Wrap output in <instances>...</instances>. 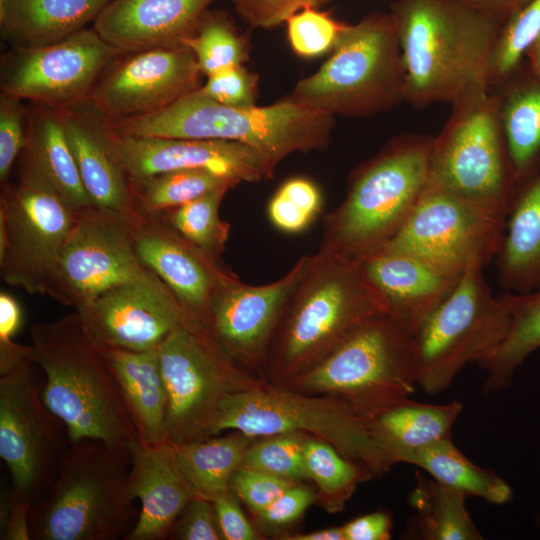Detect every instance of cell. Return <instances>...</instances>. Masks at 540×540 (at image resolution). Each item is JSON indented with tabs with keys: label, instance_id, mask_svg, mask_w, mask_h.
I'll list each match as a JSON object with an SVG mask.
<instances>
[{
	"label": "cell",
	"instance_id": "1",
	"mask_svg": "<svg viewBox=\"0 0 540 540\" xmlns=\"http://www.w3.org/2000/svg\"><path fill=\"white\" fill-rule=\"evenodd\" d=\"M389 312L358 258L319 249L284 305L260 377L285 386L331 353L367 319Z\"/></svg>",
	"mask_w": 540,
	"mask_h": 540
},
{
	"label": "cell",
	"instance_id": "2",
	"mask_svg": "<svg viewBox=\"0 0 540 540\" xmlns=\"http://www.w3.org/2000/svg\"><path fill=\"white\" fill-rule=\"evenodd\" d=\"M405 72V101L452 104L488 85L502 24L453 0H395L391 11ZM489 86V85H488Z\"/></svg>",
	"mask_w": 540,
	"mask_h": 540
},
{
	"label": "cell",
	"instance_id": "3",
	"mask_svg": "<svg viewBox=\"0 0 540 540\" xmlns=\"http://www.w3.org/2000/svg\"><path fill=\"white\" fill-rule=\"evenodd\" d=\"M34 363L46 377L43 402L66 426L71 443L101 440L130 452L139 442L102 349L80 313L30 327Z\"/></svg>",
	"mask_w": 540,
	"mask_h": 540
},
{
	"label": "cell",
	"instance_id": "4",
	"mask_svg": "<svg viewBox=\"0 0 540 540\" xmlns=\"http://www.w3.org/2000/svg\"><path fill=\"white\" fill-rule=\"evenodd\" d=\"M129 468L128 451L95 439L71 443L51 486L31 506V540H125L139 516Z\"/></svg>",
	"mask_w": 540,
	"mask_h": 540
},
{
	"label": "cell",
	"instance_id": "5",
	"mask_svg": "<svg viewBox=\"0 0 540 540\" xmlns=\"http://www.w3.org/2000/svg\"><path fill=\"white\" fill-rule=\"evenodd\" d=\"M333 117L288 98L264 107H233L194 91L157 112L101 122L123 135L238 142L278 165L295 152L325 148Z\"/></svg>",
	"mask_w": 540,
	"mask_h": 540
},
{
	"label": "cell",
	"instance_id": "6",
	"mask_svg": "<svg viewBox=\"0 0 540 540\" xmlns=\"http://www.w3.org/2000/svg\"><path fill=\"white\" fill-rule=\"evenodd\" d=\"M432 138L401 136L361 164L344 200L324 217L319 249L359 259L391 240L428 184Z\"/></svg>",
	"mask_w": 540,
	"mask_h": 540
},
{
	"label": "cell",
	"instance_id": "7",
	"mask_svg": "<svg viewBox=\"0 0 540 540\" xmlns=\"http://www.w3.org/2000/svg\"><path fill=\"white\" fill-rule=\"evenodd\" d=\"M416 385L412 336L385 312L364 321L285 387L337 398L373 420L410 399Z\"/></svg>",
	"mask_w": 540,
	"mask_h": 540
},
{
	"label": "cell",
	"instance_id": "8",
	"mask_svg": "<svg viewBox=\"0 0 540 540\" xmlns=\"http://www.w3.org/2000/svg\"><path fill=\"white\" fill-rule=\"evenodd\" d=\"M331 57L287 97L331 116H369L405 101V72L392 14L345 24Z\"/></svg>",
	"mask_w": 540,
	"mask_h": 540
},
{
	"label": "cell",
	"instance_id": "9",
	"mask_svg": "<svg viewBox=\"0 0 540 540\" xmlns=\"http://www.w3.org/2000/svg\"><path fill=\"white\" fill-rule=\"evenodd\" d=\"M231 430L255 438L292 432L314 436L374 478L382 477L396 464L377 440L372 421L341 400L298 392L264 379L225 401L214 435Z\"/></svg>",
	"mask_w": 540,
	"mask_h": 540
},
{
	"label": "cell",
	"instance_id": "10",
	"mask_svg": "<svg viewBox=\"0 0 540 540\" xmlns=\"http://www.w3.org/2000/svg\"><path fill=\"white\" fill-rule=\"evenodd\" d=\"M432 138L429 182L462 199L507 215L517 178L503 132L499 97L488 85L452 104Z\"/></svg>",
	"mask_w": 540,
	"mask_h": 540
},
{
	"label": "cell",
	"instance_id": "11",
	"mask_svg": "<svg viewBox=\"0 0 540 540\" xmlns=\"http://www.w3.org/2000/svg\"><path fill=\"white\" fill-rule=\"evenodd\" d=\"M157 352L167 392L164 439L171 444L214 436L225 401L262 380L194 318L176 328Z\"/></svg>",
	"mask_w": 540,
	"mask_h": 540
},
{
	"label": "cell",
	"instance_id": "12",
	"mask_svg": "<svg viewBox=\"0 0 540 540\" xmlns=\"http://www.w3.org/2000/svg\"><path fill=\"white\" fill-rule=\"evenodd\" d=\"M482 269L468 267L411 335L417 385L427 394L447 389L463 367L482 362L509 333V310L492 293Z\"/></svg>",
	"mask_w": 540,
	"mask_h": 540
},
{
	"label": "cell",
	"instance_id": "13",
	"mask_svg": "<svg viewBox=\"0 0 540 540\" xmlns=\"http://www.w3.org/2000/svg\"><path fill=\"white\" fill-rule=\"evenodd\" d=\"M2 186L0 277L29 294H46L77 211L25 155Z\"/></svg>",
	"mask_w": 540,
	"mask_h": 540
},
{
	"label": "cell",
	"instance_id": "14",
	"mask_svg": "<svg viewBox=\"0 0 540 540\" xmlns=\"http://www.w3.org/2000/svg\"><path fill=\"white\" fill-rule=\"evenodd\" d=\"M33 360L0 375V456L11 487L33 504L51 486L71 442L43 402Z\"/></svg>",
	"mask_w": 540,
	"mask_h": 540
},
{
	"label": "cell",
	"instance_id": "15",
	"mask_svg": "<svg viewBox=\"0 0 540 540\" xmlns=\"http://www.w3.org/2000/svg\"><path fill=\"white\" fill-rule=\"evenodd\" d=\"M134 214L94 205L78 210L46 294L80 309L111 288L144 275L149 269L136 252Z\"/></svg>",
	"mask_w": 540,
	"mask_h": 540
},
{
	"label": "cell",
	"instance_id": "16",
	"mask_svg": "<svg viewBox=\"0 0 540 540\" xmlns=\"http://www.w3.org/2000/svg\"><path fill=\"white\" fill-rule=\"evenodd\" d=\"M505 219L428 181L401 229L382 247L463 273L470 266L484 267L494 261Z\"/></svg>",
	"mask_w": 540,
	"mask_h": 540
},
{
	"label": "cell",
	"instance_id": "17",
	"mask_svg": "<svg viewBox=\"0 0 540 540\" xmlns=\"http://www.w3.org/2000/svg\"><path fill=\"white\" fill-rule=\"evenodd\" d=\"M120 54L93 28L47 45L15 47L3 61L1 93L72 108L88 101L100 76Z\"/></svg>",
	"mask_w": 540,
	"mask_h": 540
},
{
	"label": "cell",
	"instance_id": "18",
	"mask_svg": "<svg viewBox=\"0 0 540 540\" xmlns=\"http://www.w3.org/2000/svg\"><path fill=\"white\" fill-rule=\"evenodd\" d=\"M113 61L95 84L88 102L95 117L117 121L162 110L199 87L203 75L186 47H159Z\"/></svg>",
	"mask_w": 540,
	"mask_h": 540
},
{
	"label": "cell",
	"instance_id": "19",
	"mask_svg": "<svg viewBox=\"0 0 540 540\" xmlns=\"http://www.w3.org/2000/svg\"><path fill=\"white\" fill-rule=\"evenodd\" d=\"M99 347L156 350L190 317L152 271L104 292L76 309Z\"/></svg>",
	"mask_w": 540,
	"mask_h": 540
},
{
	"label": "cell",
	"instance_id": "20",
	"mask_svg": "<svg viewBox=\"0 0 540 540\" xmlns=\"http://www.w3.org/2000/svg\"><path fill=\"white\" fill-rule=\"evenodd\" d=\"M96 119L108 149L127 178L203 169L238 183L257 182L271 178L277 166L266 155L242 143L123 135Z\"/></svg>",
	"mask_w": 540,
	"mask_h": 540
},
{
	"label": "cell",
	"instance_id": "21",
	"mask_svg": "<svg viewBox=\"0 0 540 540\" xmlns=\"http://www.w3.org/2000/svg\"><path fill=\"white\" fill-rule=\"evenodd\" d=\"M305 260L306 255L284 276L263 285L242 283L236 275L221 284L211 299L206 327L234 360L259 377Z\"/></svg>",
	"mask_w": 540,
	"mask_h": 540
},
{
	"label": "cell",
	"instance_id": "22",
	"mask_svg": "<svg viewBox=\"0 0 540 540\" xmlns=\"http://www.w3.org/2000/svg\"><path fill=\"white\" fill-rule=\"evenodd\" d=\"M132 221L142 264L166 284L190 317L206 326L215 291L236 274L187 240L161 214L135 212Z\"/></svg>",
	"mask_w": 540,
	"mask_h": 540
},
{
	"label": "cell",
	"instance_id": "23",
	"mask_svg": "<svg viewBox=\"0 0 540 540\" xmlns=\"http://www.w3.org/2000/svg\"><path fill=\"white\" fill-rule=\"evenodd\" d=\"M359 260L385 299L388 313L410 335L451 293L462 275L418 255L385 247Z\"/></svg>",
	"mask_w": 540,
	"mask_h": 540
},
{
	"label": "cell",
	"instance_id": "24",
	"mask_svg": "<svg viewBox=\"0 0 540 540\" xmlns=\"http://www.w3.org/2000/svg\"><path fill=\"white\" fill-rule=\"evenodd\" d=\"M216 0H110L93 29L121 53L179 47Z\"/></svg>",
	"mask_w": 540,
	"mask_h": 540
},
{
	"label": "cell",
	"instance_id": "25",
	"mask_svg": "<svg viewBox=\"0 0 540 540\" xmlns=\"http://www.w3.org/2000/svg\"><path fill=\"white\" fill-rule=\"evenodd\" d=\"M129 488L140 500L137 523L125 540H164L186 504L198 497L167 442L130 449Z\"/></svg>",
	"mask_w": 540,
	"mask_h": 540
},
{
	"label": "cell",
	"instance_id": "26",
	"mask_svg": "<svg viewBox=\"0 0 540 540\" xmlns=\"http://www.w3.org/2000/svg\"><path fill=\"white\" fill-rule=\"evenodd\" d=\"M493 262L503 292L540 288V168L517 182Z\"/></svg>",
	"mask_w": 540,
	"mask_h": 540
},
{
	"label": "cell",
	"instance_id": "27",
	"mask_svg": "<svg viewBox=\"0 0 540 540\" xmlns=\"http://www.w3.org/2000/svg\"><path fill=\"white\" fill-rule=\"evenodd\" d=\"M56 109L92 205L134 214L128 178L108 149L96 117Z\"/></svg>",
	"mask_w": 540,
	"mask_h": 540
},
{
	"label": "cell",
	"instance_id": "28",
	"mask_svg": "<svg viewBox=\"0 0 540 540\" xmlns=\"http://www.w3.org/2000/svg\"><path fill=\"white\" fill-rule=\"evenodd\" d=\"M116 380L140 442H165L167 392L157 349L100 347Z\"/></svg>",
	"mask_w": 540,
	"mask_h": 540
},
{
	"label": "cell",
	"instance_id": "29",
	"mask_svg": "<svg viewBox=\"0 0 540 540\" xmlns=\"http://www.w3.org/2000/svg\"><path fill=\"white\" fill-rule=\"evenodd\" d=\"M493 90L499 97L501 124L518 182L540 168V76L524 61Z\"/></svg>",
	"mask_w": 540,
	"mask_h": 540
},
{
	"label": "cell",
	"instance_id": "30",
	"mask_svg": "<svg viewBox=\"0 0 540 540\" xmlns=\"http://www.w3.org/2000/svg\"><path fill=\"white\" fill-rule=\"evenodd\" d=\"M110 0H12L0 27L15 47L60 41L94 21Z\"/></svg>",
	"mask_w": 540,
	"mask_h": 540
},
{
	"label": "cell",
	"instance_id": "31",
	"mask_svg": "<svg viewBox=\"0 0 540 540\" xmlns=\"http://www.w3.org/2000/svg\"><path fill=\"white\" fill-rule=\"evenodd\" d=\"M25 155L76 210L92 205L83 186L58 110L40 105L27 114Z\"/></svg>",
	"mask_w": 540,
	"mask_h": 540
},
{
	"label": "cell",
	"instance_id": "32",
	"mask_svg": "<svg viewBox=\"0 0 540 540\" xmlns=\"http://www.w3.org/2000/svg\"><path fill=\"white\" fill-rule=\"evenodd\" d=\"M462 410L457 400L426 404L407 399L371 421L377 440L397 464L412 451L451 438Z\"/></svg>",
	"mask_w": 540,
	"mask_h": 540
},
{
	"label": "cell",
	"instance_id": "33",
	"mask_svg": "<svg viewBox=\"0 0 540 540\" xmlns=\"http://www.w3.org/2000/svg\"><path fill=\"white\" fill-rule=\"evenodd\" d=\"M255 439L231 430L223 436L214 435L199 441L169 444L197 496L213 502L231 490L232 478Z\"/></svg>",
	"mask_w": 540,
	"mask_h": 540
},
{
	"label": "cell",
	"instance_id": "34",
	"mask_svg": "<svg viewBox=\"0 0 540 540\" xmlns=\"http://www.w3.org/2000/svg\"><path fill=\"white\" fill-rule=\"evenodd\" d=\"M499 296L509 310L511 326L498 348L478 364L487 372L483 385L486 394L509 387L517 368L540 348V288Z\"/></svg>",
	"mask_w": 540,
	"mask_h": 540
},
{
	"label": "cell",
	"instance_id": "35",
	"mask_svg": "<svg viewBox=\"0 0 540 540\" xmlns=\"http://www.w3.org/2000/svg\"><path fill=\"white\" fill-rule=\"evenodd\" d=\"M408 502L413 527L424 540H482L467 508V496L434 478L417 472Z\"/></svg>",
	"mask_w": 540,
	"mask_h": 540
},
{
	"label": "cell",
	"instance_id": "36",
	"mask_svg": "<svg viewBox=\"0 0 540 540\" xmlns=\"http://www.w3.org/2000/svg\"><path fill=\"white\" fill-rule=\"evenodd\" d=\"M402 463L420 467L438 482L467 497L476 496L491 504L502 505L513 496L511 487L501 477L470 461L451 438L406 454Z\"/></svg>",
	"mask_w": 540,
	"mask_h": 540
},
{
	"label": "cell",
	"instance_id": "37",
	"mask_svg": "<svg viewBox=\"0 0 540 540\" xmlns=\"http://www.w3.org/2000/svg\"><path fill=\"white\" fill-rule=\"evenodd\" d=\"M128 184L136 213L160 214L211 191L231 189L239 183L208 170L184 169L128 178Z\"/></svg>",
	"mask_w": 540,
	"mask_h": 540
},
{
	"label": "cell",
	"instance_id": "38",
	"mask_svg": "<svg viewBox=\"0 0 540 540\" xmlns=\"http://www.w3.org/2000/svg\"><path fill=\"white\" fill-rule=\"evenodd\" d=\"M303 455L308 478L316 486V503L328 513L340 512L358 485L374 478L367 469L314 436H306Z\"/></svg>",
	"mask_w": 540,
	"mask_h": 540
},
{
	"label": "cell",
	"instance_id": "39",
	"mask_svg": "<svg viewBox=\"0 0 540 540\" xmlns=\"http://www.w3.org/2000/svg\"><path fill=\"white\" fill-rule=\"evenodd\" d=\"M229 190L211 191L160 214L187 240L208 255L220 259L229 238L230 225L220 218L219 207Z\"/></svg>",
	"mask_w": 540,
	"mask_h": 540
},
{
	"label": "cell",
	"instance_id": "40",
	"mask_svg": "<svg viewBox=\"0 0 540 540\" xmlns=\"http://www.w3.org/2000/svg\"><path fill=\"white\" fill-rule=\"evenodd\" d=\"M181 46L193 52L203 75L242 65L247 60V47L229 21L221 14L206 11L194 34Z\"/></svg>",
	"mask_w": 540,
	"mask_h": 540
},
{
	"label": "cell",
	"instance_id": "41",
	"mask_svg": "<svg viewBox=\"0 0 540 540\" xmlns=\"http://www.w3.org/2000/svg\"><path fill=\"white\" fill-rule=\"evenodd\" d=\"M539 31L540 0H530L501 29L488 71L490 88L499 87L522 66Z\"/></svg>",
	"mask_w": 540,
	"mask_h": 540
},
{
	"label": "cell",
	"instance_id": "42",
	"mask_svg": "<svg viewBox=\"0 0 540 540\" xmlns=\"http://www.w3.org/2000/svg\"><path fill=\"white\" fill-rule=\"evenodd\" d=\"M303 433L257 437L245 452L241 467L300 483L309 480L303 455Z\"/></svg>",
	"mask_w": 540,
	"mask_h": 540
},
{
	"label": "cell",
	"instance_id": "43",
	"mask_svg": "<svg viewBox=\"0 0 540 540\" xmlns=\"http://www.w3.org/2000/svg\"><path fill=\"white\" fill-rule=\"evenodd\" d=\"M322 195L309 179L296 177L285 181L268 203L270 222L280 231L299 233L306 230L321 213Z\"/></svg>",
	"mask_w": 540,
	"mask_h": 540
},
{
	"label": "cell",
	"instance_id": "44",
	"mask_svg": "<svg viewBox=\"0 0 540 540\" xmlns=\"http://www.w3.org/2000/svg\"><path fill=\"white\" fill-rule=\"evenodd\" d=\"M288 38L293 50L304 57H314L334 48L345 23L327 12L307 7L287 19Z\"/></svg>",
	"mask_w": 540,
	"mask_h": 540
},
{
	"label": "cell",
	"instance_id": "45",
	"mask_svg": "<svg viewBox=\"0 0 540 540\" xmlns=\"http://www.w3.org/2000/svg\"><path fill=\"white\" fill-rule=\"evenodd\" d=\"M28 111L21 99L0 95V182H9L11 170L25 147Z\"/></svg>",
	"mask_w": 540,
	"mask_h": 540
},
{
	"label": "cell",
	"instance_id": "46",
	"mask_svg": "<svg viewBox=\"0 0 540 540\" xmlns=\"http://www.w3.org/2000/svg\"><path fill=\"white\" fill-rule=\"evenodd\" d=\"M195 93L222 105L255 106L257 76L243 65L230 67L207 76L206 83Z\"/></svg>",
	"mask_w": 540,
	"mask_h": 540
},
{
	"label": "cell",
	"instance_id": "47",
	"mask_svg": "<svg viewBox=\"0 0 540 540\" xmlns=\"http://www.w3.org/2000/svg\"><path fill=\"white\" fill-rule=\"evenodd\" d=\"M296 482L240 467L231 481V490L256 516Z\"/></svg>",
	"mask_w": 540,
	"mask_h": 540
},
{
	"label": "cell",
	"instance_id": "48",
	"mask_svg": "<svg viewBox=\"0 0 540 540\" xmlns=\"http://www.w3.org/2000/svg\"><path fill=\"white\" fill-rule=\"evenodd\" d=\"M168 539L224 540L214 503L202 497L191 499L174 522Z\"/></svg>",
	"mask_w": 540,
	"mask_h": 540
},
{
	"label": "cell",
	"instance_id": "49",
	"mask_svg": "<svg viewBox=\"0 0 540 540\" xmlns=\"http://www.w3.org/2000/svg\"><path fill=\"white\" fill-rule=\"evenodd\" d=\"M239 16L254 28H272L299 12L319 8L330 0H231Z\"/></svg>",
	"mask_w": 540,
	"mask_h": 540
},
{
	"label": "cell",
	"instance_id": "50",
	"mask_svg": "<svg viewBox=\"0 0 540 540\" xmlns=\"http://www.w3.org/2000/svg\"><path fill=\"white\" fill-rule=\"evenodd\" d=\"M315 503L316 491L303 482L296 483L284 491L263 512L256 515V518L266 526H287L299 520Z\"/></svg>",
	"mask_w": 540,
	"mask_h": 540
},
{
	"label": "cell",
	"instance_id": "51",
	"mask_svg": "<svg viewBox=\"0 0 540 540\" xmlns=\"http://www.w3.org/2000/svg\"><path fill=\"white\" fill-rule=\"evenodd\" d=\"M31 506L29 499L12 487L1 496V540H31L29 527Z\"/></svg>",
	"mask_w": 540,
	"mask_h": 540
},
{
	"label": "cell",
	"instance_id": "52",
	"mask_svg": "<svg viewBox=\"0 0 540 540\" xmlns=\"http://www.w3.org/2000/svg\"><path fill=\"white\" fill-rule=\"evenodd\" d=\"M238 497L230 490L216 498L213 503L218 525L224 540H257L262 537L246 518L237 501Z\"/></svg>",
	"mask_w": 540,
	"mask_h": 540
},
{
	"label": "cell",
	"instance_id": "53",
	"mask_svg": "<svg viewBox=\"0 0 540 540\" xmlns=\"http://www.w3.org/2000/svg\"><path fill=\"white\" fill-rule=\"evenodd\" d=\"M342 531L344 540H389L392 519L388 512L376 511L347 522Z\"/></svg>",
	"mask_w": 540,
	"mask_h": 540
},
{
	"label": "cell",
	"instance_id": "54",
	"mask_svg": "<svg viewBox=\"0 0 540 540\" xmlns=\"http://www.w3.org/2000/svg\"><path fill=\"white\" fill-rule=\"evenodd\" d=\"M473 9L500 24H506L530 0H453Z\"/></svg>",
	"mask_w": 540,
	"mask_h": 540
},
{
	"label": "cell",
	"instance_id": "55",
	"mask_svg": "<svg viewBox=\"0 0 540 540\" xmlns=\"http://www.w3.org/2000/svg\"><path fill=\"white\" fill-rule=\"evenodd\" d=\"M23 313L19 302L6 291L0 292V340H10L20 330Z\"/></svg>",
	"mask_w": 540,
	"mask_h": 540
},
{
	"label": "cell",
	"instance_id": "56",
	"mask_svg": "<svg viewBox=\"0 0 540 540\" xmlns=\"http://www.w3.org/2000/svg\"><path fill=\"white\" fill-rule=\"evenodd\" d=\"M28 360H33L31 345H21L13 339L0 340V375Z\"/></svg>",
	"mask_w": 540,
	"mask_h": 540
},
{
	"label": "cell",
	"instance_id": "57",
	"mask_svg": "<svg viewBox=\"0 0 540 540\" xmlns=\"http://www.w3.org/2000/svg\"><path fill=\"white\" fill-rule=\"evenodd\" d=\"M283 540H344L342 526H332L308 533H292L279 537Z\"/></svg>",
	"mask_w": 540,
	"mask_h": 540
},
{
	"label": "cell",
	"instance_id": "58",
	"mask_svg": "<svg viewBox=\"0 0 540 540\" xmlns=\"http://www.w3.org/2000/svg\"><path fill=\"white\" fill-rule=\"evenodd\" d=\"M525 63L534 74L540 76V31L526 52Z\"/></svg>",
	"mask_w": 540,
	"mask_h": 540
},
{
	"label": "cell",
	"instance_id": "59",
	"mask_svg": "<svg viewBox=\"0 0 540 540\" xmlns=\"http://www.w3.org/2000/svg\"><path fill=\"white\" fill-rule=\"evenodd\" d=\"M11 1L12 0H0V21L5 18Z\"/></svg>",
	"mask_w": 540,
	"mask_h": 540
},
{
	"label": "cell",
	"instance_id": "60",
	"mask_svg": "<svg viewBox=\"0 0 540 540\" xmlns=\"http://www.w3.org/2000/svg\"><path fill=\"white\" fill-rule=\"evenodd\" d=\"M535 523H536L537 527L540 529V511L537 513V515L535 517Z\"/></svg>",
	"mask_w": 540,
	"mask_h": 540
}]
</instances>
